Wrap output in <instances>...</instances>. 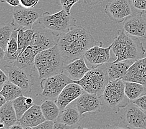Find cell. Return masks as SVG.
<instances>
[{
	"mask_svg": "<svg viewBox=\"0 0 146 129\" xmlns=\"http://www.w3.org/2000/svg\"><path fill=\"white\" fill-rule=\"evenodd\" d=\"M100 43L95 40L88 30L75 24L58 36L57 45L67 65L83 57L89 48Z\"/></svg>",
	"mask_w": 146,
	"mask_h": 129,
	"instance_id": "6da1fadb",
	"label": "cell"
},
{
	"mask_svg": "<svg viewBox=\"0 0 146 129\" xmlns=\"http://www.w3.org/2000/svg\"><path fill=\"white\" fill-rule=\"evenodd\" d=\"M111 45V50L116 57L114 62L126 60L136 61L144 58L145 54V49L139 38L131 36L124 29L117 31Z\"/></svg>",
	"mask_w": 146,
	"mask_h": 129,
	"instance_id": "7a4b0ae2",
	"label": "cell"
},
{
	"mask_svg": "<svg viewBox=\"0 0 146 129\" xmlns=\"http://www.w3.org/2000/svg\"><path fill=\"white\" fill-rule=\"evenodd\" d=\"M34 66L42 79L64 72L65 62L57 44L36 55Z\"/></svg>",
	"mask_w": 146,
	"mask_h": 129,
	"instance_id": "3957f363",
	"label": "cell"
},
{
	"mask_svg": "<svg viewBox=\"0 0 146 129\" xmlns=\"http://www.w3.org/2000/svg\"><path fill=\"white\" fill-rule=\"evenodd\" d=\"M106 64L91 68L81 79L74 80V83L79 85L85 91L100 97L110 82Z\"/></svg>",
	"mask_w": 146,
	"mask_h": 129,
	"instance_id": "277c9868",
	"label": "cell"
},
{
	"mask_svg": "<svg viewBox=\"0 0 146 129\" xmlns=\"http://www.w3.org/2000/svg\"><path fill=\"white\" fill-rule=\"evenodd\" d=\"M105 105L116 112H119L130 103L125 93L124 81L123 79L110 81L100 97Z\"/></svg>",
	"mask_w": 146,
	"mask_h": 129,
	"instance_id": "5b68a950",
	"label": "cell"
},
{
	"mask_svg": "<svg viewBox=\"0 0 146 129\" xmlns=\"http://www.w3.org/2000/svg\"><path fill=\"white\" fill-rule=\"evenodd\" d=\"M71 15L67 13L64 9L55 14L44 12L42 15V23L47 29L51 30L56 36H59L76 24L75 19H73Z\"/></svg>",
	"mask_w": 146,
	"mask_h": 129,
	"instance_id": "8992f818",
	"label": "cell"
},
{
	"mask_svg": "<svg viewBox=\"0 0 146 129\" xmlns=\"http://www.w3.org/2000/svg\"><path fill=\"white\" fill-rule=\"evenodd\" d=\"M72 83H74V80L64 72L42 79L40 82L42 91L40 96L47 99L56 100L65 87Z\"/></svg>",
	"mask_w": 146,
	"mask_h": 129,
	"instance_id": "52a82bcc",
	"label": "cell"
},
{
	"mask_svg": "<svg viewBox=\"0 0 146 129\" xmlns=\"http://www.w3.org/2000/svg\"><path fill=\"white\" fill-rule=\"evenodd\" d=\"M121 118L131 129H146V112L133 103L123 108Z\"/></svg>",
	"mask_w": 146,
	"mask_h": 129,
	"instance_id": "ba28073f",
	"label": "cell"
},
{
	"mask_svg": "<svg viewBox=\"0 0 146 129\" xmlns=\"http://www.w3.org/2000/svg\"><path fill=\"white\" fill-rule=\"evenodd\" d=\"M42 9L25 8L21 6L16 7L13 11V23L24 29H33V25L41 18L44 13Z\"/></svg>",
	"mask_w": 146,
	"mask_h": 129,
	"instance_id": "9c48e42d",
	"label": "cell"
},
{
	"mask_svg": "<svg viewBox=\"0 0 146 129\" xmlns=\"http://www.w3.org/2000/svg\"><path fill=\"white\" fill-rule=\"evenodd\" d=\"M133 9L130 0H113L108 3L104 10L111 20L121 23L133 15Z\"/></svg>",
	"mask_w": 146,
	"mask_h": 129,
	"instance_id": "30bf717a",
	"label": "cell"
},
{
	"mask_svg": "<svg viewBox=\"0 0 146 129\" xmlns=\"http://www.w3.org/2000/svg\"><path fill=\"white\" fill-rule=\"evenodd\" d=\"M35 32L33 36L31 46L37 54L39 52L54 47L57 44L58 36L44 26L34 29Z\"/></svg>",
	"mask_w": 146,
	"mask_h": 129,
	"instance_id": "8fae6325",
	"label": "cell"
},
{
	"mask_svg": "<svg viewBox=\"0 0 146 129\" xmlns=\"http://www.w3.org/2000/svg\"><path fill=\"white\" fill-rule=\"evenodd\" d=\"M8 73L9 81L20 87L24 93H30L34 84V79L31 73L25 68L13 65L6 67Z\"/></svg>",
	"mask_w": 146,
	"mask_h": 129,
	"instance_id": "7c38bea8",
	"label": "cell"
},
{
	"mask_svg": "<svg viewBox=\"0 0 146 129\" xmlns=\"http://www.w3.org/2000/svg\"><path fill=\"white\" fill-rule=\"evenodd\" d=\"M103 44L94 45L86 51L83 58L92 68L98 66L108 64L110 61V51L112 48V45L108 47H102Z\"/></svg>",
	"mask_w": 146,
	"mask_h": 129,
	"instance_id": "4fadbf2b",
	"label": "cell"
},
{
	"mask_svg": "<svg viewBox=\"0 0 146 129\" xmlns=\"http://www.w3.org/2000/svg\"><path fill=\"white\" fill-rule=\"evenodd\" d=\"M144 13H135L124 21V30L132 36L146 39V17Z\"/></svg>",
	"mask_w": 146,
	"mask_h": 129,
	"instance_id": "5bb4252c",
	"label": "cell"
},
{
	"mask_svg": "<svg viewBox=\"0 0 146 129\" xmlns=\"http://www.w3.org/2000/svg\"><path fill=\"white\" fill-rule=\"evenodd\" d=\"M76 107L80 115L88 112H98L102 106L100 97L84 91L82 95L76 100Z\"/></svg>",
	"mask_w": 146,
	"mask_h": 129,
	"instance_id": "9a60e30c",
	"label": "cell"
},
{
	"mask_svg": "<svg viewBox=\"0 0 146 129\" xmlns=\"http://www.w3.org/2000/svg\"><path fill=\"white\" fill-rule=\"evenodd\" d=\"M84 92L79 85L72 83L66 86L58 96L55 103L60 109H64L73 101H76Z\"/></svg>",
	"mask_w": 146,
	"mask_h": 129,
	"instance_id": "2e32d148",
	"label": "cell"
},
{
	"mask_svg": "<svg viewBox=\"0 0 146 129\" xmlns=\"http://www.w3.org/2000/svg\"><path fill=\"white\" fill-rule=\"evenodd\" d=\"M122 79L140 83L146 87V57L135 61Z\"/></svg>",
	"mask_w": 146,
	"mask_h": 129,
	"instance_id": "e0dca14e",
	"label": "cell"
},
{
	"mask_svg": "<svg viewBox=\"0 0 146 129\" xmlns=\"http://www.w3.org/2000/svg\"><path fill=\"white\" fill-rule=\"evenodd\" d=\"M46 120L42 112L40 106L34 104L24 114L19 120V122L23 127H35Z\"/></svg>",
	"mask_w": 146,
	"mask_h": 129,
	"instance_id": "ac0fdd59",
	"label": "cell"
},
{
	"mask_svg": "<svg viewBox=\"0 0 146 129\" xmlns=\"http://www.w3.org/2000/svg\"><path fill=\"white\" fill-rule=\"evenodd\" d=\"M85 58L82 57L76 59L65 66L64 72L74 81L81 79L90 70Z\"/></svg>",
	"mask_w": 146,
	"mask_h": 129,
	"instance_id": "d6986e66",
	"label": "cell"
},
{
	"mask_svg": "<svg viewBox=\"0 0 146 129\" xmlns=\"http://www.w3.org/2000/svg\"><path fill=\"white\" fill-rule=\"evenodd\" d=\"M135 62L133 60H126L110 63L108 65V73L110 81L122 79L127 70Z\"/></svg>",
	"mask_w": 146,
	"mask_h": 129,
	"instance_id": "ffe728a7",
	"label": "cell"
},
{
	"mask_svg": "<svg viewBox=\"0 0 146 129\" xmlns=\"http://www.w3.org/2000/svg\"><path fill=\"white\" fill-rule=\"evenodd\" d=\"M1 122L7 127H9L18 122V117L12 101H8L0 108Z\"/></svg>",
	"mask_w": 146,
	"mask_h": 129,
	"instance_id": "44dd1931",
	"label": "cell"
},
{
	"mask_svg": "<svg viewBox=\"0 0 146 129\" xmlns=\"http://www.w3.org/2000/svg\"><path fill=\"white\" fill-rule=\"evenodd\" d=\"M14 24V23H13ZM15 25V24H14ZM18 27L15 25V29L10 38L6 51V55L4 60L8 62L14 63L19 57L18 44Z\"/></svg>",
	"mask_w": 146,
	"mask_h": 129,
	"instance_id": "7402d4cb",
	"label": "cell"
},
{
	"mask_svg": "<svg viewBox=\"0 0 146 129\" xmlns=\"http://www.w3.org/2000/svg\"><path fill=\"white\" fill-rule=\"evenodd\" d=\"M37 53L34 50L33 47L29 46L26 48L23 52H21L17 60L13 63V64L21 68L27 69L31 66L35 65V58L36 57Z\"/></svg>",
	"mask_w": 146,
	"mask_h": 129,
	"instance_id": "603a6c76",
	"label": "cell"
},
{
	"mask_svg": "<svg viewBox=\"0 0 146 129\" xmlns=\"http://www.w3.org/2000/svg\"><path fill=\"white\" fill-rule=\"evenodd\" d=\"M80 116L76 107L67 106L59 115L57 121L73 127L78 123L80 120Z\"/></svg>",
	"mask_w": 146,
	"mask_h": 129,
	"instance_id": "cb8c5ba5",
	"label": "cell"
},
{
	"mask_svg": "<svg viewBox=\"0 0 146 129\" xmlns=\"http://www.w3.org/2000/svg\"><path fill=\"white\" fill-rule=\"evenodd\" d=\"M40 108L46 120L57 121L60 115V108L52 99L45 100L41 104Z\"/></svg>",
	"mask_w": 146,
	"mask_h": 129,
	"instance_id": "d4e9b609",
	"label": "cell"
},
{
	"mask_svg": "<svg viewBox=\"0 0 146 129\" xmlns=\"http://www.w3.org/2000/svg\"><path fill=\"white\" fill-rule=\"evenodd\" d=\"M125 93L130 101H134L146 95V87L140 83L124 81Z\"/></svg>",
	"mask_w": 146,
	"mask_h": 129,
	"instance_id": "484cf974",
	"label": "cell"
},
{
	"mask_svg": "<svg viewBox=\"0 0 146 129\" xmlns=\"http://www.w3.org/2000/svg\"><path fill=\"white\" fill-rule=\"evenodd\" d=\"M18 121L26 111L34 105V101L30 97L24 95L19 96L12 101Z\"/></svg>",
	"mask_w": 146,
	"mask_h": 129,
	"instance_id": "4316f807",
	"label": "cell"
},
{
	"mask_svg": "<svg viewBox=\"0 0 146 129\" xmlns=\"http://www.w3.org/2000/svg\"><path fill=\"white\" fill-rule=\"evenodd\" d=\"M23 90L20 87L8 81L2 87L0 95L4 96L7 102H8L23 95Z\"/></svg>",
	"mask_w": 146,
	"mask_h": 129,
	"instance_id": "83f0119b",
	"label": "cell"
},
{
	"mask_svg": "<svg viewBox=\"0 0 146 129\" xmlns=\"http://www.w3.org/2000/svg\"><path fill=\"white\" fill-rule=\"evenodd\" d=\"M15 29V25L13 21L8 24L1 26L0 28V47L2 48L5 52L7 50L8 44Z\"/></svg>",
	"mask_w": 146,
	"mask_h": 129,
	"instance_id": "f1b7e54d",
	"label": "cell"
},
{
	"mask_svg": "<svg viewBox=\"0 0 146 129\" xmlns=\"http://www.w3.org/2000/svg\"><path fill=\"white\" fill-rule=\"evenodd\" d=\"M132 7L137 13H146V0H130Z\"/></svg>",
	"mask_w": 146,
	"mask_h": 129,
	"instance_id": "f546056e",
	"label": "cell"
},
{
	"mask_svg": "<svg viewBox=\"0 0 146 129\" xmlns=\"http://www.w3.org/2000/svg\"><path fill=\"white\" fill-rule=\"evenodd\" d=\"M62 9H64L67 13L71 15V9L73 6L78 2H80L82 0H58Z\"/></svg>",
	"mask_w": 146,
	"mask_h": 129,
	"instance_id": "4dcf8cb0",
	"label": "cell"
},
{
	"mask_svg": "<svg viewBox=\"0 0 146 129\" xmlns=\"http://www.w3.org/2000/svg\"><path fill=\"white\" fill-rule=\"evenodd\" d=\"M34 32H35V30H34V29H27L24 30V47L23 51L31 45Z\"/></svg>",
	"mask_w": 146,
	"mask_h": 129,
	"instance_id": "1f68e13d",
	"label": "cell"
},
{
	"mask_svg": "<svg viewBox=\"0 0 146 129\" xmlns=\"http://www.w3.org/2000/svg\"><path fill=\"white\" fill-rule=\"evenodd\" d=\"M18 53L19 55L21 54L23 51L24 47V29L22 27H18Z\"/></svg>",
	"mask_w": 146,
	"mask_h": 129,
	"instance_id": "d6a6232c",
	"label": "cell"
},
{
	"mask_svg": "<svg viewBox=\"0 0 146 129\" xmlns=\"http://www.w3.org/2000/svg\"><path fill=\"white\" fill-rule=\"evenodd\" d=\"M39 0H20L21 6L25 8H33L39 3Z\"/></svg>",
	"mask_w": 146,
	"mask_h": 129,
	"instance_id": "836d02e7",
	"label": "cell"
},
{
	"mask_svg": "<svg viewBox=\"0 0 146 129\" xmlns=\"http://www.w3.org/2000/svg\"><path fill=\"white\" fill-rule=\"evenodd\" d=\"M133 103L146 112V95L133 101Z\"/></svg>",
	"mask_w": 146,
	"mask_h": 129,
	"instance_id": "e575fe53",
	"label": "cell"
},
{
	"mask_svg": "<svg viewBox=\"0 0 146 129\" xmlns=\"http://www.w3.org/2000/svg\"><path fill=\"white\" fill-rule=\"evenodd\" d=\"M54 122H55L53 121L46 120L43 123L33 128L34 129H54Z\"/></svg>",
	"mask_w": 146,
	"mask_h": 129,
	"instance_id": "d590c367",
	"label": "cell"
},
{
	"mask_svg": "<svg viewBox=\"0 0 146 129\" xmlns=\"http://www.w3.org/2000/svg\"><path fill=\"white\" fill-rule=\"evenodd\" d=\"M54 129H72V127L60 122L55 121L54 125Z\"/></svg>",
	"mask_w": 146,
	"mask_h": 129,
	"instance_id": "8d00e7d4",
	"label": "cell"
},
{
	"mask_svg": "<svg viewBox=\"0 0 146 129\" xmlns=\"http://www.w3.org/2000/svg\"><path fill=\"white\" fill-rule=\"evenodd\" d=\"M9 81V77H8L5 73L1 69H0V86H3L6 82Z\"/></svg>",
	"mask_w": 146,
	"mask_h": 129,
	"instance_id": "74e56055",
	"label": "cell"
},
{
	"mask_svg": "<svg viewBox=\"0 0 146 129\" xmlns=\"http://www.w3.org/2000/svg\"><path fill=\"white\" fill-rule=\"evenodd\" d=\"M104 129H131L125 125H106Z\"/></svg>",
	"mask_w": 146,
	"mask_h": 129,
	"instance_id": "f35d334b",
	"label": "cell"
},
{
	"mask_svg": "<svg viewBox=\"0 0 146 129\" xmlns=\"http://www.w3.org/2000/svg\"><path fill=\"white\" fill-rule=\"evenodd\" d=\"M2 3H6L10 6L15 7H18L21 5L20 0H1Z\"/></svg>",
	"mask_w": 146,
	"mask_h": 129,
	"instance_id": "ab89813d",
	"label": "cell"
},
{
	"mask_svg": "<svg viewBox=\"0 0 146 129\" xmlns=\"http://www.w3.org/2000/svg\"><path fill=\"white\" fill-rule=\"evenodd\" d=\"M84 2L88 5H96L101 1V0H83Z\"/></svg>",
	"mask_w": 146,
	"mask_h": 129,
	"instance_id": "60d3db41",
	"label": "cell"
},
{
	"mask_svg": "<svg viewBox=\"0 0 146 129\" xmlns=\"http://www.w3.org/2000/svg\"><path fill=\"white\" fill-rule=\"evenodd\" d=\"M8 129H24V127L18 122L17 124L9 127Z\"/></svg>",
	"mask_w": 146,
	"mask_h": 129,
	"instance_id": "b9f144b4",
	"label": "cell"
},
{
	"mask_svg": "<svg viewBox=\"0 0 146 129\" xmlns=\"http://www.w3.org/2000/svg\"><path fill=\"white\" fill-rule=\"evenodd\" d=\"M7 103V101L4 97V96L0 95V107L3 106L4 104H5Z\"/></svg>",
	"mask_w": 146,
	"mask_h": 129,
	"instance_id": "7bdbcfd3",
	"label": "cell"
},
{
	"mask_svg": "<svg viewBox=\"0 0 146 129\" xmlns=\"http://www.w3.org/2000/svg\"><path fill=\"white\" fill-rule=\"evenodd\" d=\"M5 55H6V52L3 50L2 48L0 47V59H1V60H4Z\"/></svg>",
	"mask_w": 146,
	"mask_h": 129,
	"instance_id": "ee69618b",
	"label": "cell"
},
{
	"mask_svg": "<svg viewBox=\"0 0 146 129\" xmlns=\"http://www.w3.org/2000/svg\"><path fill=\"white\" fill-rule=\"evenodd\" d=\"M9 127H6L4 124H3L1 122V127H0V129H8Z\"/></svg>",
	"mask_w": 146,
	"mask_h": 129,
	"instance_id": "f6af8a7d",
	"label": "cell"
},
{
	"mask_svg": "<svg viewBox=\"0 0 146 129\" xmlns=\"http://www.w3.org/2000/svg\"><path fill=\"white\" fill-rule=\"evenodd\" d=\"M24 129H34L33 127H24Z\"/></svg>",
	"mask_w": 146,
	"mask_h": 129,
	"instance_id": "bcb514c9",
	"label": "cell"
},
{
	"mask_svg": "<svg viewBox=\"0 0 146 129\" xmlns=\"http://www.w3.org/2000/svg\"><path fill=\"white\" fill-rule=\"evenodd\" d=\"M82 129H88V128H82Z\"/></svg>",
	"mask_w": 146,
	"mask_h": 129,
	"instance_id": "7dc6e473",
	"label": "cell"
},
{
	"mask_svg": "<svg viewBox=\"0 0 146 129\" xmlns=\"http://www.w3.org/2000/svg\"><path fill=\"white\" fill-rule=\"evenodd\" d=\"M73 129H78V128H73Z\"/></svg>",
	"mask_w": 146,
	"mask_h": 129,
	"instance_id": "c3c4849f",
	"label": "cell"
}]
</instances>
